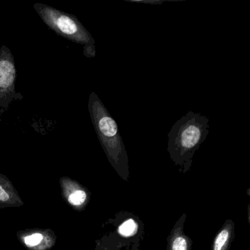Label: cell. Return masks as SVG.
<instances>
[{
	"mask_svg": "<svg viewBox=\"0 0 250 250\" xmlns=\"http://www.w3.org/2000/svg\"><path fill=\"white\" fill-rule=\"evenodd\" d=\"M134 215L128 213V217L123 219L117 228V232L124 238H137L140 231V219H135Z\"/></svg>",
	"mask_w": 250,
	"mask_h": 250,
	"instance_id": "52a82bcc",
	"label": "cell"
},
{
	"mask_svg": "<svg viewBox=\"0 0 250 250\" xmlns=\"http://www.w3.org/2000/svg\"><path fill=\"white\" fill-rule=\"evenodd\" d=\"M87 197V193L84 190H77L70 194L68 201L74 206H81L85 203Z\"/></svg>",
	"mask_w": 250,
	"mask_h": 250,
	"instance_id": "ba28073f",
	"label": "cell"
},
{
	"mask_svg": "<svg viewBox=\"0 0 250 250\" xmlns=\"http://www.w3.org/2000/svg\"><path fill=\"white\" fill-rule=\"evenodd\" d=\"M43 238V235L37 232V233H34L33 235L25 237L24 242H25L26 245L28 246V247H35V246L40 244Z\"/></svg>",
	"mask_w": 250,
	"mask_h": 250,
	"instance_id": "9c48e42d",
	"label": "cell"
},
{
	"mask_svg": "<svg viewBox=\"0 0 250 250\" xmlns=\"http://www.w3.org/2000/svg\"><path fill=\"white\" fill-rule=\"evenodd\" d=\"M88 110L92 124L109 163L124 181H128V158L118 124L99 96L92 92Z\"/></svg>",
	"mask_w": 250,
	"mask_h": 250,
	"instance_id": "7a4b0ae2",
	"label": "cell"
},
{
	"mask_svg": "<svg viewBox=\"0 0 250 250\" xmlns=\"http://www.w3.org/2000/svg\"><path fill=\"white\" fill-rule=\"evenodd\" d=\"M187 214L181 215L167 236V250H191L192 240L184 233V224Z\"/></svg>",
	"mask_w": 250,
	"mask_h": 250,
	"instance_id": "5b68a950",
	"label": "cell"
},
{
	"mask_svg": "<svg viewBox=\"0 0 250 250\" xmlns=\"http://www.w3.org/2000/svg\"><path fill=\"white\" fill-rule=\"evenodd\" d=\"M9 199V195L5 189L0 187V201L5 202Z\"/></svg>",
	"mask_w": 250,
	"mask_h": 250,
	"instance_id": "8fae6325",
	"label": "cell"
},
{
	"mask_svg": "<svg viewBox=\"0 0 250 250\" xmlns=\"http://www.w3.org/2000/svg\"><path fill=\"white\" fill-rule=\"evenodd\" d=\"M208 133V118L192 111H188L171 128L168 134L167 151L183 173L189 170L194 153Z\"/></svg>",
	"mask_w": 250,
	"mask_h": 250,
	"instance_id": "6da1fadb",
	"label": "cell"
},
{
	"mask_svg": "<svg viewBox=\"0 0 250 250\" xmlns=\"http://www.w3.org/2000/svg\"></svg>",
	"mask_w": 250,
	"mask_h": 250,
	"instance_id": "7c38bea8",
	"label": "cell"
},
{
	"mask_svg": "<svg viewBox=\"0 0 250 250\" xmlns=\"http://www.w3.org/2000/svg\"><path fill=\"white\" fill-rule=\"evenodd\" d=\"M128 2H136V3L150 4V5H161L165 2H167V0H150V1H144V0H126Z\"/></svg>",
	"mask_w": 250,
	"mask_h": 250,
	"instance_id": "30bf717a",
	"label": "cell"
},
{
	"mask_svg": "<svg viewBox=\"0 0 250 250\" xmlns=\"http://www.w3.org/2000/svg\"><path fill=\"white\" fill-rule=\"evenodd\" d=\"M17 70L14 58L7 46L0 49V115L3 113L11 102L23 97L15 90Z\"/></svg>",
	"mask_w": 250,
	"mask_h": 250,
	"instance_id": "277c9868",
	"label": "cell"
},
{
	"mask_svg": "<svg viewBox=\"0 0 250 250\" xmlns=\"http://www.w3.org/2000/svg\"><path fill=\"white\" fill-rule=\"evenodd\" d=\"M234 238L235 224L232 219H227L213 238L211 250H229Z\"/></svg>",
	"mask_w": 250,
	"mask_h": 250,
	"instance_id": "8992f818",
	"label": "cell"
},
{
	"mask_svg": "<svg viewBox=\"0 0 250 250\" xmlns=\"http://www.w3.org/2000/svg\"><path fill=\"white\" fill-rule=\"evenodd\" d=\"M34 9L43 22L58 36L83 45L84 56L96 57L95 40L75 16L42 3L35 4Z\"/></svg>",
	"mask_w": 250,
	"mask_h": 250,
	"instance_id": "3957f363",
	"label": "cell"
}]
</instances>
